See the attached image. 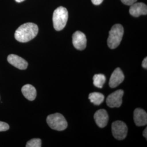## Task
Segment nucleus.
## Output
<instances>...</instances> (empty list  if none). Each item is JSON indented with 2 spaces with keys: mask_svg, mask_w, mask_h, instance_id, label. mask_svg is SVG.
Returning a JSON list of instances; mask_svg holds the SVG:
<instances>
[{
  "mask_svg": "<svg viewBox=\"0 0 147 147\" xmlns=\"http://www.w3.org/2000/svg\"><path fill=\"white\" fill-rule=\"evenodd\" d=\"M38 30L36 24L27 22L21 25L16 30L14 37L19 42H28L37 36Z\"/></svg>",
  "mask_w": 147,
  "mask_h": 147,
  "instance_id": "1",
  "label": "nucleus"
},
{
  "mask_svg": "<svg viewBox=\"0 0 147 147\" xmlns=\"http://www.w3.org/2000/svg\"><path fill=\"white\" fill-rule=\"evenodd\" d=\"M68 19V11L63 7H59L53 13V21L54 28L59 31L65 27Z\"/></svg>",
  "mask_w": 147,
  "mask_h": 147,
  "instance_id": "2",
  "label": "nucleus"
},
{
  "mask_svg": "<svg viewBox=\"0 0 147 147\" xmlns=\"http://www.w3.org/2000/svg\"><path fill=\"white\" fill-rule=\"evenodd\" d=\"M124 34V28L121 24L113 25L109 32V36L107 39V45L111 49L118 47Z\"/></svg>",
  "mask_w": 147,
  "mask_h": 147,
  "instance_id": "3",
  "label": "nucleus"
},
{
  "mask_svg": "<svg viewBox=\"0 0 147 147\" xmlns=\"http://www.w3.org/2000/svg\"><path fill=\"white\" fill-rule=\"evenodd\" d=\"M47 121L49 126L57 131L64 130L68 126L67 121L64 117L59 113L47 116Z\"/></svg>",
  "mask_w": 147,
  "mask_h": 147,
  "instance_id": "4",
  "label": "nucleus"
},
{
  "mask_svg": "<svg viewBox=\"0 0 147 147\" xmlns=\"http://www.w3.org/2000/svg\"><path fill=\"white\" fill-rule=\"evenodd\" d=\"M127 126L121 121H116L112 124V132L113 137L118 140L125 138L127 134Z\"/></svg>",
  "mask_w": 147,
  "mask_h": 147,
  "instance_id": "5",
  "label": "nucleus"
},
{
  "mask_svg": "<svg viewBox=\"0 0 147 147\" xmlns=\"http://www.w3.org/2000/svg\"><path fill=\"white\" fill-rule=\"evenodd\" d=\"M124 95V91L121 89L116 90L111 93L106 99V104L110 107H119L122 104V98Z\"/></svg>",
  "mask_w": 147,
  "mask_h": 147,
  "instance_id": "6",
  "label": "nucleus"
},
{
  "mask_svg": "<svg viewBox=\"0 0 147 147\" xmlns=\"http://www.w3.org/2000/svg\"><path fill=\"white\" fill-rule=\"evenodd\" d=\"M73 44L74 47L79 50L85 49L87 45V38L82 32H75L73 35Z\"/></svg>",
  "mask_w": 147,
  "mask_h": 147,
  "instance_id": "7",
  "label": "nucleus"
},
{
  "mask_svg": "<svg viewBox=\"0 0 147 147\" xmlns=\"http://www.w3.org/2000/svg\"><path fill=\"white\" fill-rule=\"evenodd\" d=\"M7 61L12 65L20 70L26 69L28 66V63L26 60L14 54L9 55L8 56Z\"/></svg>",
  "mask_w": 147,
  "mask_h": 147,
  "instance_id": "8",
  "label": "nucleus"
},
{
  "mask_svg": "<svg viewBox=\"0 0 147 147\" xmlns=\"http://www.w3.org/2000/svg\"><path fill=\"white\" fill-rule=\"evenodd\" d=\"M124 75L119 68H116L111 76L109 86L111 88H115L123 82Z\"/></svg>",
  "mask_w": 147,
  "mask_h": 147,
  "instance_id": "9",
  "label": "nucleus"
},
{
  "mask_svg": "<svg viewBox=\"0 0 147 147\" xmlns=\"http://www.w3.org/2000/svg\"><path fill=\"white\" fill-rule=\"evenodd\" d=\"M94 118L97 125L101 128L107 125L109 119L107 111L104 109L97 111L95 113Z\"/></svg>",
  "mask_w": 147,
  "mask_h": 147,
  "instance_id": "10",
  "label": "nucleus"
},
{
  "mask_svg": "<svg viewBox=\"0 0 147 147\" xmlns=\"http://www.w3.org/2000/svg\"><path fill=\"white\" fill-rule=\"evenodd\" d=\"M129 13L134 17H138L142 15H147V5L143 3L135 2L130 5Z\"/></svg>",
  "mask_w": 147,
  "mask_h": 147,
  "instance_id": "11",
  "label": "nucleus"
},
{
  "mask_svg": "<svg viewBox=\"0 0 147 147\" xmlns=\"http://www.w3.org/2000/svg\"><path fill=\"white\" fill-rule=\"evenodd\" d=\"M134 119L137 126L146 125L147 124V112L140 108L135 109L134 113Z\"/></svg>",
  "mask_w": 147,
  "mask_h": 147,
  "instance_id": "12",
  "label": "nucleus"
},
{
  "mask_svg": "<svg viewBox=\"0 0 147 147\" xmlns=\"http://www.w3.org/2000/svg\"><path fill=\"white\" fill-rule=\"evenodd\" d=\"M21 92L22 94L24 95V96L27 100L33 101L36 98V89L31 84H27L24 85L21 88Z\"/></svg>",
  "mask_w": 147,
  "mask_h": 147,
  "instance_id": "13",
  "label": "nucleus"
},
{
  "mask_svg": "<svg viewBox=\"0 0 147 147\" xmlns=\"http://www.w3.org/2000/svg\"><path fill=\"white\" fill-rule=\"evenodd\" d=\"M88 98L92 103L94 105L98 106L103 102L105 99V96L100 93L93 92L89 94Z\"/></svg>",
  "mask_w": 147,
  "mask_h": 147,
  "instance_id": "14",
  "label": "nucleus"
},
{
  "mask_svg": "<svg viewBox=\"0 0 147 147\" xmlns=\"http://www.w3.org/2000/svg\"><path fill=\"white\" fill-rule=\"evenodd\" d=\"M106 82V77L103 74H96L93 77V84L95 87L101 88Z\"/></svg>",
  "mask_w": 147,
  "mask_h": 147,
  "instance_id": "15",
  "label": "nucleus"
},
{
  "mask_svg": "<svg viewBox=\"0 0 147 147\" xmlns=\"http://www.w3.org/2000/svg\"><path fill=\"white\" fill-rule=\"evenodd\" d=\"M26 147H41L42 141L39 138H33L27 143Z\"/></svg>",
  "mask_w": 147,
  "mask_h": 147,
  "instance_id": "16",
  "label": "nucleus"
},
{
  "mask_svg": "<svg viewBox=\"0 0 147 147\" xmlns=\"http://www.w3.org/2000/svg\"><path fill=\"white\" fill-rule=\"evenodd\" d=\"M9 126L7 123L0 121V132L7 131L8 130H9Z\"/></svg>",
  "mask_w": 147,
  "mask_h": 147,
  "instance_id": "17",
  "label": "nucleus"
},
{
  "mask_svg": "<svg viewBox=\"0 0 147 147\" xmlns=\"http://www.w3.org/2000/svg\"><path fill=\"white\" fill-rule=\"evenodd\" d=\"M121 1L125 5H131L136 2L137 0H121Z\"/></svg>",
  "mask_w": 147,
  "mask_h": 147,
  "instance_id": "18",
  "label": "nucleus"
},
{
  "mask_svg": "<svg viewBox=\"0 0 147 147\" xmlns=\"http://www.w3.org/2000/svg\"><path fill=\"white\" fill-rule=\"evenodd\" d=\"M91 1L93 4H94V5H99L103 2L104 0H91Z\"/></svg>",
  "mask_w": 147,
  "mask_h": 147,
  "instance_id": "19",
  "label": "nucleus"
},
{
  "mask_svg": "<svg viewBox=\"0 0 147 147\" xmlns=\"http://www.w3.org/2000/svg\"><path fill=\"white\" fill-rule=\"evenodd\" d=\"M142 67H143V68H145V69H147V57H146V58H144V59H143V62H142Z\"/></svg>",
  "mask_w": 147,
  "mask_h": 147,
  "instance_id": "20",
  "label": "nucleus"
},
{
  "mask_svg": "<svg viewBox=\"0 0 147 147\" xmlns=\"http://www.w3.org/2000/svg\"><path fill=\"white\" fill-rule=\"evenodd\" d=\"M143 136L146 139L147 138V128H146L144 130V131L143 132Z\"/></svg>",
  "mask_w": 147,
  "mask_h": 147,
  "instance_id": "21",
  "label": "nucleus"
},
{
  "mask_svg": "<svg viewBox=\"0 0 147 147\" xmlns=\"http://www.w3.org/2000/svg\"><path fill=\"white\" fill-rule=\"evenodd\" d=\"M16 2H19V3H20V2H22V1H25V0H15Z\"/></svg>",
  "mask_w": 147,
  "mask_h": 147,
  "instance_id": "22",
  "label": "nucleus"
}]
</instances>
